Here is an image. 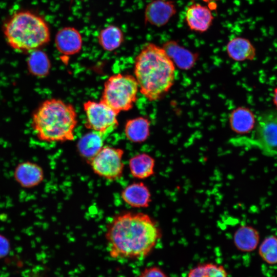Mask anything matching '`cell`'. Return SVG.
Segmentation results:
<instances>
[{"label":"cell","mask_w":277,"mask_h":277,"mask_svg":"<svg viewBox=\"0 0 277 277\" xmlns=\"http://www.w3.org/2000/svg\"><path fill=\"white\" fill-rule=\"evenodd\" d=\"M226 51L228 56L235 61L252 60L256 55V50L247 38L236 37L227 44Z\"/></svg>","instance_id":"ac0fdd59"},{"label":"cell","mask_w":277,"mask_h":277,"mask_svg":"<svg viewBox=\"0 0 277 277\" xmlns=\"http://www.w3.org/2000/svg\"><path fill=\"white\" fill-rule=\"evenodd\" d=\"M128 165L131 175L137 180L148 179L155 173V160L146 153H138L131 157Z\"/></svg>","instance_id":"9a60e30c"},{"label":"cell","mask_w":277,"mask_h":277,"mask_svg":"<svg viewBox=\"0 0 277 277\" xmlns=\"http://www.w3.org/2000/svg\"><path fill=\"white\" fill-rule=\"evenodd\" d=\"M176 12V7L172 1L153 0L145 8L144 20L146 23L160 27L165 25Z\"/></svg>","instance_id":"9c48e42d"},{"label":"cell","mask_w":277,"mask_h":277,"mask_svg":"<svg viewBox=\"0 0 277 277\" xmlns=\"http://www.w3.org/2000/svg\"><path fill=\"white\" fill-rule=\"evenodd\" d=\"M202 1L205 2H211L215 1H217V0H202Z\"/></svg>","instance_id":"83f0119b"},{"label":"cell","mask_w":277,"mask_h":277,"mask_svg":"<svg viewBox=\"0 0 277 277\" xmlns=\"http://www.w3.org/2000/svg\"><path fill=\"white\" fill-rule=\"evenodd\" d=\"M27 65L29 72L38 77H44L48 75L51 67L49 57L40 49L30 52Z\"/></svg>","instance_id":"ffe728a7"},{"label":"cell","mask_w":277,"mask_h":277,"mask_svg":"<svg viewBox=\"0 0 277 277\" xmlns=\"http://www.w3.org/2000/svg\"><path fill=\"white\" fill-rule=\"evenodd\" d=\"M233 143L251 145L267 155L277 156V110L264 112L258 118L251 138H238Z\"/></svg>","instance_id":"8992f818"},{"label":"cell","mask_w":277,"mask_h":277,"mask_svg":"<svg viewBox=\"0 0 277 277\" xmlns=\"http://www.w3.org/2000/svg\"><path fill=\"white\" fill-rule=\"evenodd\" d=\"M83 109L86 117L85 126L88 129L104 136L114 130L118 125V114L101 100L85 102Z\"/></svg>","instance_id":"ba28073f"},{"label":"cell","mask_w":277,"mask_h":277,"mask_svg":"<svg viewBox=\"0 0 277 277\" xmlns=\"http://www.w3.org/2000/svg\"><path fill=\"white\" fill-rule=\"evenodd\" d=\"M187 277H228L227 269L222 265L213 262L198 264L192 268Z\"/></svg>","instance_id":"7402d4cb"},{"label":"cell","mask_w":277,"mask_h":277,"mask_svg":"<svg viewBox=\"0 0 277 277\" xmlns=\"http://www.w3.org/2000/svg\"><path fill=\"white\" fill-rule=\"evenodd\" d=\"M16 183L24 188L30 189L39 185L43 181L45 174L43 168L38 164L24 161L18 164L13 171Z\"/></svg>","instance_id":"30bf717a"},{"label":"cell","mask_w":277,"mask_h":277,"mask_svg":"<svg viewBox=\"0 0 277 277\" xmlns=\"http://www.w3.org/2000/svg\"><path fill=\"white\" fill-rule=\"evenodd\" d=\"M98 43L105 51H112L119 48L124 41V34L116 26L109 25L101 30Z\"/></svg>","instance_id":"44dd1931"},{"label":"cell","mask_w":277,"mask_h":277,"mask_svg":"<svg viewBox=\"0 0 277 277\" xmlns=\"http://www.w3.org/2000/svg\"><path fill=\"white\" fill-rule=\"evenodd\" d=\"M138 90L134 76L117 73L105 81L101 100L119 114L133 108Z\"/></svg>","instance_id":"5b68a950"},{"label":"cell","mask_w":277,"mask_h":277,"mask_svg":"<svg viewBox=\"0 0 277 277\" xmlns=\"http://www.w3.org/2000/svg\"><path fill=\"white\" fill-rule=\"evenodd\" d=\"M10 249V244L8 239L0 234V259L8 254Z\"/></svg>","instance_id":"484cf974"},{"label":"cell","mask_w":277,"mask_h":277,"mask_svg":"<svg viewBox=\"0 0 277 277\" xmlns=\"http://www.w3.org/2000/svg\"><path fill=\"white\" fill-rule=\"evenodd\" d=\"M124 151L120 148L104 146L88 164L93 172L104 179L114 181L123 174Z\"/></svg>","instance_id":"52a82bcc"},{"label":"cell","mask_w":277,"mask_h":277,"mask_svg":"<svg viewBox=\"0 0 277 277\" xmlns=\"http://www.w3.org/2000/svg\"><path fill=\"white\" fill-rule=\"evenodd\" d=\"M55 45L57 50L62 55H73L81 51L83 39L80 32L76 28L66 27L57 32Z\"/></svg>","instance_id":"8fae6325"},{"label":"cell","mask_w":277,"mask_h":277,"mask_svg":"<svg viewBox=\"0 0 277 277\" xmlns=\"http://www.w3.org/2000/svg\"><path fill=\"white\" fill-rule=\"evenodd\" d=\"M258 253L266 264H277V236L271 235L265 238L259 245Z\"/></svg>","instance_id":"603a6c76"},{"label":"cell","mask_w":277,"mask_h":277,"mask_svg":"<svg viewBox=\"0 0 277 277\" xmlns=\"http://www.w3.org/2000/svg\"><path fill=\"white\" fill-rule=\"evenodd\" d=\"M3 30L8 45L19 52L30 53L40 49L50 40L46 21L30 11L14 13L5 23Z\"/></svg>","instance_id":"277c9868"},{"label":"cell","mask_w":277,"mask_h":277,"mask_svg":"<svg viewBox=\"0 0 277 277\" xmlns=\"http://www.w3.org/2000/svg\"><path fill=\"white\" fill-rule=\"evenodd\" d=\"M134 73L140 93L148 101H156L173 85L175 64L163 47L148 43L135 57Z\"/></svg>","instance_id":"7a4b0ae2"},{"label":"cell","mask_w":277,"mask_h":277,"mask_svg":"<svg viewBox=\"0 0 277 277\" xmlns=\"http://www.w3.org/2000/svg\"><path fill=\"white\" fill-rule=\"evenodd\" d=\"M229 121L230 127L234 132L245 134L254 128L256 121L254 114L250 109L240 107L230 113Z\"/></svg>","instance_id":"e0dca14e"},{"label":"cell","mask_w":277,"mask_h":277,"mask_svg":"<svg viewBox=\"0 0 277 277\" xmlns=\"http://www.w3.org/2000/svg\"><path fill=\"white\" fill-rule=\"evenodd\" d=\"M162 236L157 222L141 212L126 211L114 216L105 233L109 255L114 259L137 260L148 256Z\"/></svg>","instance_id":"6da1fadb"},{"label":"cell","mask_w":277,"mask_h":277,"mask_svg":"<svg viewBox=\"0 0 277 277\" xmlns=\"http://www.w3.org/2000/svg\"><path fill=\"white\" fill-rule=\"evenodd\" d=\"M150 124L149 120L142 116L128 120L125 126L126 137L134 143L144 142L150 134Z\"/></svg>","instance_id":"d6986e66"},{"label":"cell","mask_w":277,"mask_h":277,"mask_svg":"<svg viewBox=\"0 0 277 277\" xmlns=\"http://www.w3.org/2000/svg\"><path fill=\"white\" fill-rule=\"evenodd\" d=\"M77 114L74 106L52 98L45 100L33 111L31 125L42 142H65L75 139Z\"/></svg>","instance_id":"3957f363"},{"label":"cell","mask_w":277,"mask_h":277,"mask_svg":"<svg viewBox=\"0 0 277 277\" xmlns=\"http://www.w3.org/2000/svg\"><path fill=\"white\" fill-rule=\"evenodd\" d=\"M273 100L275 106L277 107V88L274 90Z\"/></svg>","instance_id":"4316f807"},{"label":"cell","mask_w":277,"mask_h":277,"mask_svg":"<svg viewBox=\"0 0 277 277\" xmlns=\"http://www.w3.org/2000/svg\"><path fill=\"white\" fill-rule=\"evenodd\" d=\"M121 196L124 202L132 208H147L152 202L150 189L143 182L128 185L122 190Z\"/></svg>","instance_id":"7c38bea8"},{"label":"cell","mask_w":277,"mask_h":277,"mask_svg":"<svg viewBox=\"0 0 277 277\" xmlns=\"http://www.w3.org/2000/svg\"><path fill=\"white\" fill-rule=\"evenodd\" d=\"M103 136L101 134L92 131L84 134L77 142L78 153L87 164L104 146Z\"/></svg>","instance_id":"5bb4252c"},{"label":"cell","mask_w":277,"mask_h":277,"mask_svg":"<svg viewBox=\"0 0 277 277\" xmlns=\"http://www.w3.org/2000/svg\"><path fill=\"white\" fill-rule=\"evenodd\" d=\"M163 47L173 61H175L178 64L189 65L194 60V55L191 52L174 41L167 42Z\"/></svg>","instance_id":"cb8c5ba5"},{"label":"cell","mask_w":277,"mask_h":277,"mask_svg":"<svg viewBox=\"0 0 277 277\" xmlns=\"http://www.w3.org/2000/svg\"><path fill=\"white\" fill-rule=\"evenodd\" d=\"M259 231L251 226L243 225L238 228L233 235V243L236 248L243 252L255 250L260 243Z\"/></svg>","instance_id":"2e32d148"},{"label":"cell","mask_w":277,"mask_h":277,"mask_svg":"<svg viewBox=\"0 0 277 277\" xmlns=\"http://www.w3.org/2000/svg\"><path fill=\"white\" fill-rule=\"evenodd\" d=\"M138 277H168V276L161 267L151 266L143 269Z\"/></svg>","instance_id":"d4e9b609"},{"label":"cell","mask_w":277,"mask_h":277,"mask_svg":"<svg viewBox=\"0 0 277 277\" xmlns=\"http://www.w3.org/2000/svg\"><path fill=\"white\" fill-rule=\"evenodd\" d=\"M213 16L209 8L200 4H193L187 9L185 20L189 28L193 31L204 32L210 27Z\"/></svg>","instance_id":"4fadbf2b"}]
</instances>
